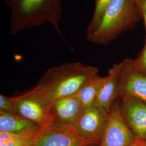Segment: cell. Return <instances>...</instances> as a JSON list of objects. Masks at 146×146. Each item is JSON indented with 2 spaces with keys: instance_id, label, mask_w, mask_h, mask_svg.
<instances>
[{
  "instance_id": "1",
  "label": "cell",
  "mask_w": 146,
  "mask_h": 146,
  "mask_svg": "<svg viewBox=\"0 0 146 146\" xmlns=\"http://www.w3.org/2000/svg\"><path fill=\"white\" fill-rule=\"evenodd\" d=\"M98 68L80 62L65 63L47 70L34 87L50 102L76 94Z\"/></svg>"
},
{
  "instance_id": "2",
  "label": "cell",
  "mask_w": 146,
  "mask_h": 146,
  "mask_svg": "<svg viewBox=\"0 0 146 146\" xmlns=\"http://www.w3.org/2000/svg\"><path fill=\"white\" fill-rule=\"evenodd\" d=\"M63 0H5L11 9L12 35L35 27L50 24L63 38L60 28Z\"/></svg>"
},
{
  "instance_id": "3",
  "label": "cell",
  "mask_w": 146,
  "mask_h": 146,
  "mask_svg": "<svg viewBox=\"0 0 146 146\" xmlns=\"http://www.w3.org/2000/svg\"><path fill=\"white\" fill-rule=\"evenodd\" d=\"M141 19L135 0H113L104 11L96 31L86 37L89 42L106 46L133 29Z\"/></svg>"
},
{
  "instance_id": "4",
  "label": "cell",
  "mask_w": 146,
  "mask_h": 146,
  "mask_svg": "<svg viewBox=\"0 0 146 146\" xmlns=\"http://www.w3.org/2000/svg\"><path fill=\"white\" fill-rule=\"evenodd\" d=\"M15 113L38 124L43 129L56 119L52 104L34 88L15 97Z\"/></svg>"
},
{
  "instance_id": "5",
  "label": "cell",
  "mask_w": 146,
  "mask_h": 146,
  "mask_svg": "<svg viewBox=\"0 0 146 146\" xmlns=\"http://www.w3.org/2000/svg\"><path fill=\"white\" fill-rule=\"evenodd\" d=\"M99 143L80 137L72 127L55 119L35 136L33 146H89Z\"/></svg>"
},
{
  "instance_id": "6",
  "label": "cell",
  "mask_w": 146,
  "mask_h": 146,
  "mask_svg": "<svg viewBox=\"0 0 146 146\" xmlns=\"http://www.w3.org/2000/svg\"><path fill=\"white\" fill-rule=\"evenodd\" d=\"M109 118V113L96 104L84 107L73 129L80 137L99 145Z\"/></svg>"
},
{
  "instance_id": "7",
  "label": "cell",
  "mask_w": 146,
  "mask_h": 146,
  "mask_svg": "<svg viewBox=\"0 0 146 146\" xmlns=\"http://www.w3.org/2000/svg\"><path fill=\"white\" fill-rule=\"evenodd\" d=\"M116 100L109 113V118L98 146H131L137 138L123 120Z\"/></svg>"
},
{
  "instance_id": "8",
  "label": "cell",
  "mask_w": 146,
  "mask_h": 146,
  "mask_svg": "<svg viewBox=\"0 0 146 146\" xmlns=\"http://www.w3.org/2000/svg\"><path fill=\"white\" fill-rule=\"evenodd\" d=\"M121 63L119 98L134 97L146 104V74L136 69L133 59L125 58Z\"/></svg>"
},
{
  "instance_id": "9",
  "label": "cell",
  "mask_w": 146,
  "mask_h": 146,
  "mask_svg": "<svg viewBox=\"0 0 146 146\" xmlns=\"http://www.w3.org/2000/svg\"><path fill=\"white\" fill-rule=\"evenodd\" d=\"M119 98L123 120L137 140L146 141V103L134 97Z\"/></svg>"
},
{
  "instance_id": "10",
  "label": "cell",
  "mask_w": 146,
  "mask_h": 146,
  "mask_svg": "<svg viewBox=\"0 0 146 146\" xmlns=\"http://www.w3.org/2000/svg\"><path fill=\"white\" fill-rule=\"evenodd\" d=\"M121 68L120 62L115 64L110 69L95 102V104L108 113L115 101L120 97L119 75Z\"/></svg>"
},
{
  "instance_id": "11",
  "label": "cell",
  "mask_w": 146,
  "mask_h": 146,
  "mask_svg": "<svg viewBox=\"0 0 146 146\" xmlns=\"http://www.w3.org/2000/svg\"><path fill=\"white\" fill-rule=\"evenodd\" d=\"M41 130L36 123L16 113L0 111V132L35 136Z\"/></svg>"
},
{
  "instance_id": "12",
  "label": "cell",
  "mask_w": 146,
  "mask_h": 146,
  "mask_svg": "<svg viewBox=\"0 0 146 146\" xmlns=\"http://www.w3.org/2000/svg\"><path fill=\"white\" fill-rule=\"evenodd\" d=\"M52 104L56 119L72 128L84 107L76 94L57 100Z\"/></svg>"
},
{
  "instance_id": "13",
  "label": "cell",
  "mask_w": 146,
  "mask_h": 146,
  "mask_svg": "<svg viewBox=\"0 0 146 146\" xmlns=\"http://www.w3.org/2000/svg\"><path fill=\"white\" fill-rule=\"evenodd\" d=\"M104 80L105 77H101L96 74L87 80L79 89L76 94L84 107H87L95 104Z\"/></svg>"
},
{
  "instance_id": "14",
  "label": "cell",
  "mask_w": 146,
  "mask_h": 146,
  "mask_svg": "<svg viewBox=\"0 0 146 146\" xmlns=\"http://www.w3.org/2000/svg\"><path fill=\"white\" fill-rule=\"evenodd\" d=\"M35 136L0 132V146H33Z\"/></svg>"
},
{
  "instance_id": "15",
  "label": "cell",
  "mask_w": 146,
  "mask_h": 146,
  "mask_svg": "<svg viewBox=\"0 0 146 146\" xmlns=\"http://www.w3.org/2000/svg\"><path fill=\"white\" fill-rule=\"evenodd\" d=\"M113 0H95L93 15L87 29L86 36L91 35L96 31L107 7Z\"/></svg>"
},
{
  "instance_id": "16",
  "label": "cell",
  "mask_w": 146,
  "mask_h": 146,
  "mask_svg": "<svg viewBox=\"0 0 146 146\" xmlns=\"http://www.w3.org/2000/svg\"><path fill=\"white\" fill-rule=\"evenodd\" d=\"M0 111L15 113V97H7L0 95Z\"/></svg>"
},
{
  "instance_id": "17",
  "label": "cell",
  "mask_w": 146,
  "mask_h": 146,
  "mask_svg": "<svg viewBox=\"0 0 146 146\" xmlns=\"http://www.w3.org/2000/svg\"><path fill=\"white\" fill-rule=\"evenodd\" d=\"M134 66L137 70L146 74V44L135 59H133Z\"/></svg>"
},
{
  "instance_id": "18",
  "label": "cell",
  "mask_w": 146,
  "mask_h": 146,
  "mask_svg": "<svg viewBox=\"0 0 146 146\" xmlns=\"http://www.w3.org/2000/svg\"><path fill=\"white\" fill-rule=\"evenodd\" d=\"M139 7L141 13V17L143 20V23L145 27V44H146V0H139Z\"/></svg>"
},
{
  "instance_id": "19",
  "label": "cell",
  "mask_w": 146,
  "mask_h": 146,
  "mask_svg": "<svg viewBox=\"0 0 146 146\" xmlns=\"http://www.w3.org/2000/svg\"><path fill=\"white\" fill-rule=\"evenodd\" d=\"M131 146H146V141L137 140V141Z\"/></svg>"
},
{
  "instance_id": "20",
  "label": "cell",
  "mask_w": 146,
  "mask_h": 146,
  "mask_svg": "<svg viewBox=\"0 0 146 146\" xmlns=\"http://www.w3.org/2000/svg\"><path fill=\"white\" fill-rule=\"evenodd\" d=\"M136 2L137 3V5H138V7H139V0H135Z\"/></svg>"
},
{
  "instance_id": "21",
  "label": "cell",
  "mask_w": 146,
  "mask_h": 146,
  "mask_svg": "<svg viewBox=\"0 0 146 146\" xmlns=\"http://www.w3.org/2000/svg\"><path fill=\"white\" fill-rule=\"evenodd\" d=\"M96 146V145H93V146Z\"/></svg>"
},
{
  "instance_id": "22",
  "label": "cell",
  "mask_w": 146,
  "mask_h": 146,
  "mask_svg": "<svg viewBox=\"0 0 146 146\" xmlns=\"http://www.w3.org/2000/svg\"><path fill=\"white\" fill-rule=\"evenodd\" d=\"M98 146V145H96V146Z\"/></svg>"
}]
</instances>
